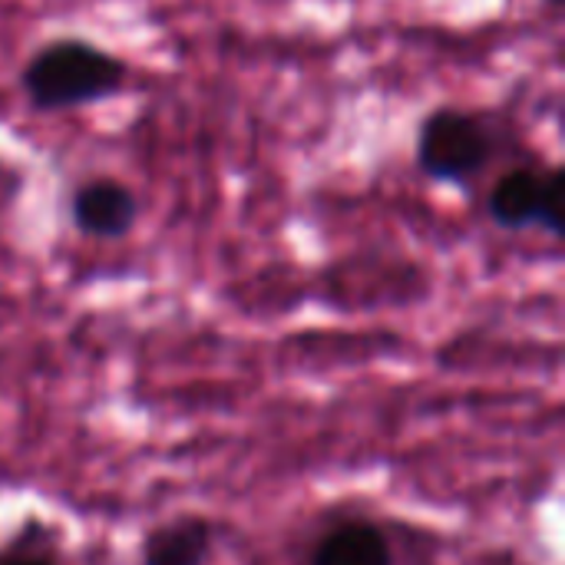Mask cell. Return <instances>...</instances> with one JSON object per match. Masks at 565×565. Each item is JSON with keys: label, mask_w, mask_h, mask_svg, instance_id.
<instances>
[{"label": "cell", "mask_w": 565, "mask_h": 565, "mask_svg": "<svg viewBox=\"0 0 565 565\" xmlns=\"http://www.w3.org/2000/svg\"><path fill=\"white\" fill-rule=\"evenodd\" d=\"M0 565H60L56 556L36 540H10L0 546Z\"/></svg>", "instance_id": "cell-7"}, {"label": "cell", "mask_w": 565, "mask_h": 565, "mask_svg": "<svg viewBox=\"0 0 565 565\" xmlns=\"http://www.w3.org/2000/svg\"><path fill=\"white\" fill-rule=\"evenodd\" d=\"M129 83V63L86 36H56L40 43L20 70V93L30 113L56 116L119 96Z\"/></svg>", "instance_id": "cell-1"}, {"label": "cell", "mask_w": 565, "mask_h": 565, "mask_svg": "<svg viewBox=\"0 0 565 565\" xmlns=\"http://www.w3.org/2000/svg\"><path fill=\"white\" fill-rule=\"evenodd\" d=\"M308 565H394V546L377 523L341 520L315 540Z\"/></svg>", "instance_id": "cell-5"}, {"label": "cell", "mask_w": 565, "mask_h": 565, "mask_svg": "<svg viewBox=\"0 0 565 565\" xmlns=\"http://www.w3.org/2000/svg\"><path fill=\"white\" fill-rule=\"evenodd\" d=\"M546 3H550V7H553V10H559V7H563L565 0H546Z\"/></svg>", "instance_id": "cell-8"}, {"label": "cell", "mask_w": 565, "mask_h": 565, "mask_svg": "<svg viewBox=\"0 0 565 565\" xmlns=\"http://www.w3.org/2000/svg\"><path fill=\"white\" fill-rule=\"evenodd\" d=\"M500 156V129L487 113L437 106L417 126L414 162L437 185L470 189Z\"/></svg>", "instance_id": "cell-2"}, {"label": "cell", "mask_w": 565, "mask_h": 565, "mask_svg": "<svg viewBox=\"0 0 565 565\" xmlns=\"http://www.w3.org/2000/svg\"><path fill=\"white\" fill-rule=\"evenodd\" d=\"M212 543V523L199 513H185L156 526L142 540V565H205Z\"/></svg>", "instance_id": "cell-6"}, {"label": "cell", "mask_w": 565, "mask_h": 565, "mask_svg": "<svg viewBox=\"0 0 565 565\" xmlns=\"http://www.w3.org/2000/svg\"><path fill=\"white\" fill-rule=\"evenodd\" d=\"M142 205L129 182L116 175H89L70 195V222L83 238L119 242L139 225Z\"/></svg>", "instance_id": "cell-4"}, {"label": "cell", "mask_w": 565, "mask_h": 565, "mask_svg": "<svg viewBox=\"0 0 565 565\" xmlns=\"http://www.w3.org/2000/svg\"><path fill=\"white\" fill-rule=\"evenodd\" d=\"M487 215L503 232L543 228L556 242L565 235L563 166H513L487 192Z\"/></svg>", "instance_id": "cell-3"}]
</instances>
